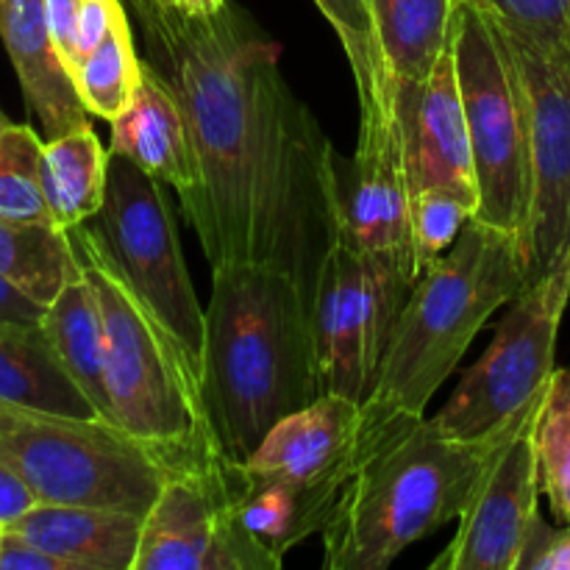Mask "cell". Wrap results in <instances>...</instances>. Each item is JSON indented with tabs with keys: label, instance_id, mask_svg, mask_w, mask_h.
I'll list each match as a JSON object with an SVG mask.
<instances>
[{
	"label": "cell",
	"instance_id": "1",
	"mask_svg": "<svg viewBox=\"0 0 570 570\" xmlns=\"http://www.w3.org/2000/svg\"><path fill=\"white\" fill-rule=\"evenodd\" d=\"M142 59L181 104L198 184L178 195L209 267L262 262L315 293L337 243V150L282 76V48L232 0L187 14L170 0H128Z\"/></svg>",
	"mask_w": 570,
	"mask_h": 570
},
{
	"label": "cell",
	"instance_id": "12",
	"mask_svg": "<svg viewBox=\"0 0 570 570\" xmlns=\"http://www.w3.org/2000/svg\"><path fill=\"white\" fill-rule=\"evenodd\" d=\"M337 243L367 256H390L421 278L412 245V193L395 111V78L360 95V139L354 159H334Z\"/></svg>",
	"mask_w": 570,
	"mask_h": 570
},
{
	"label": "cell",
	"instance_id": "20",
	"mask_svg": "<svg viewBox=\"0 0 570 570\" xmlns=\"http://www.w3.org/2000/svg\"><path fill=\"white\" fill-rule=\"evenodd\" d=\"M0 401L50 415L100 417L56 356L42 323L0 321Z\"/></svg>",
	"mask_w": 570,
	"mask_h": 570
},
{
	"label": "cell",
	"instance_id": "24",
	"mask_svg": "<svg viewBox=\"0 0 570 570\" xmlns=\"http://www.w3.org/2000/svg\"><path fill=\"white\" fill-rule=\"evenodd\" d=\"M81 273L65 228L0 217V276L48 306Z\"/></svg>",
	"mask_w": 570,
	"mask_h": 570
},
{
	"label": "cell",
	"instance_id": "34",
	"mask_svg": "<svg viewBox=\"0 0 570 570\" xmlns=\"http://www.w3.org/2000/svg\"><path fill=\"white\" fill-rule=\"evenodd\" d=\"M78 11H81V0H45L50 37L70 70H76L78 65Z\"/></svg>",
	"mask_w": 570,
	"mask_h": 570
},
{
	"label": "cell",
	"instance_id": "19",
	"mask_svg": "<svg viewBox=\"0 0 570 570\" xmlns=\"http://www.w3.org/2000/svg\"><path fill=\"white\" fill-rule=\"evenodd\" d=\"M9 529L70 562L72 570H131L142 518L106 507L37 504Z\"/></svg>",
	"mask_w": 570,
	"mask_h": 570
},
{
	"label": "cell",
	"instance_id": "31",
	"mask_svg": "<svg viewBox=\"0 0 570 570\" xmlns=\"http://www.w3.org/2000/svg\"><path fill=\"white\" fill-rule=\"evenodd\" d=\"M518 570H570V523L551 529L538 518Z\"/></svg>",
	"mask_w": 570,
	"mask_h": 570
},
{
	"label": "cell",
	"instance_id": "28",
	"mask_svg": "<svg viewBox=\"0 0 570 570\" xmlns=\"http://www.w3.org/2000/svg\"><path fill=\"white\" fill-rule=\"evenodd\" d=\"M476 212L479 195L468 189L434 187L412 195V245H415L417 273L426 271L456 243Z\"/></svg>",
	"mask_w": 570,
	"mask_h": 570
},
{
	"label": "cell",
	"instance_id": "14",
	"mask_svg": "<svg viewBox=\"0 0 570 570\" xmlns=\"http://www.w3.org/2000/svg\"><path fill=\"white\" fill-rule=\"evenodd\" d=\"M534 412L484 468L465 510L456 518L449 549L432 570H518L538 523L540 468L534 449Z\"/></svg>",
	"mask_w": 570,
	"mask_h": 570
},
{
	"label": "cell",
	"instance_id": "25",
	"mask_svg": "<svg viewBox=\"0 0 570 570\" xmlns=\"http://www.w3.org/2000/svg\"><path fill=\"white\" fill-rule=\"evenodd\" d=\"M72 78H76L78 95L89 115L111 122L126 111L137 92L139 78H142V56L137 53V45H134L128 11L117 17L109 37L78 61Z\"/></svg>",
	"mask_w": 570,
	"mask_h": 570
},
{
	"label": "cell",
	"instance_id": "21",
	"mask_svg": "<svg viewBox=\"0 0 570 570\" xmlns=\"http://www.w3.org/2000/svg\"><path fill=\"white\" fill-rule=\"evenodd\" d=\"M42 328L53 345L72 382L95 404L100 417L111 421L109 393H106V334L98 293L83 273L65 284L48 304Z\"/></svg>",
	"mask_w": 570,
	"mask_h": 570
},
{
	"label": "cell",
	"instance_id": "15",
	"mask_svg": "<svg viewBox=\"0 0 570 570\" xmlns=\"http://www.w3.org/2000/svg\"><path fill=\"white\" fill-rule=\"evenodd\" d=\"M362 404L348 395L323 393L304 410L282 417L239 462L248 484H293L315 507L321 532L328 523L356 462Z\"/></svg>",
	"mask_w": 570,
	"mask_h": 570
},
{
	"label": "cell",
	"instance_id": "10",
	"mask_svg": "<svg viewBox=\"0 0 570 570\" xmlns=\"http://www.w3.org/2000/svg\"><path fill=\"white\" fill-rule=\"evenodd\" d=\"M412 278L390 256H367L334 243L312 293L317 384L323 393L365 404L379 382L395 321L412 293Z\"/></svg>",
	"mask_w": 570,
	"mask_h": 570
},
{
	"label": "cell",
	"instance_id": "38",
	"mask_svg": "<svg viewBox=\"0 0 570 570\" xmlns=\"http://www.w3.org/2000/svg\"><path fill=\"white\" fill-rule=\"evenodd\" d=\"M9 126H11V120H9V117L3 115V111H0V134H3L6 128H9Z\"/></svg>",
	"mask_w": 570,
	"mask_h": 570
},
{
	"label": "cell",
	"instance_id": "7",
	"mask_svg": "<svg viewBox=\"0 0 570 570\" xmlns=\"http://www.w3.org/2000/svg\"><path fill=\"white\" fill-rule=\"evenodd\" d=\"M454 61L476 167V220L518 237L527 254L532 212V131L527 92L504 31L482 0H460L454 20Z\"/></svg>",
	"mask_w": 570,
	"mask_h": 570
},
{
	"label": "cell",
	"instance_id": "27",
	"mask_svg": "<svg viewBox=\"0 0 570 570\" xmlns=\"http://www.w3.org/2000/svg\"><path fill=\"white\" fill-rule=\"evenodd\" d=\"M42 145L33 128L11 122L0 134V217L50 223L42 193Z\"/></svg>",
	"mask_w": 570,
	"mask_h": 570
},
{
	"label": "cell",
	"instance_id": "3",
	"mask_svg": "<svg viewBox=\"0 0 570 570\" xmlns=\"http://www.w3.org/2000/svg\"><path fill=\"white\" fill-rule=\"evenodd\" d=\"M200 390L228 460L243 462L282 417L321 395L312 298L262 262L212 267Z\"/></svg>",
	"mask_w": 570,
	"mask_h": 570
},
{
	"label": "cell",
	"instance_id": "26",
	"mask_svg": "<svg viewBox=\"0 0 570 570\" xmlns=\"http://www.w3.org/2000/svg\"><path fill=\"white\" fill-rule=\"evenodd\" d=\"M540 490L557 521L570 523V367H557L534 417Z\"/></svg>",
	"mask_w": 570,
	"mask_h": 570
},
{
	"label": "cell",
	"instance_id": "30",
	"mask_svg": "<svg viewBox=\"0 0 570 570\" xmlns=\"http://www.w3.org/2000/svg\"><path fill=\"white\" fill-rule=\"evenodd\" d=\"M315 3L343 42L351 72H354L356 92H367L376 81L393 76L382 61V53H379L365 0H315Z\"/></svg>",
	"mask_w": 570,
	"mask_h": 570
},
{
	"label": "cell",
	"instance_id": "16",
	"mask_svg": "<svg viewBox=\"0 0 570 570\" xmlns=\"http://www.w3.org/2000/svg\"><path fill=\"white\" fill-rule=\"evenodd\" d=\"M395 111L410 193L454 187L479 195L465 106L456 81L454 37L423 81H395Z\"/></svg>",
	"mask_w": 570,
	"mask_h": 570
},
{
	"label": "cell",
	"instance_id": "18",
	"mask_svg": "<svg viewBox=\"0 0 570 570\" xmlns=\"http://www.w3.org/2000/svg\"><path fill=\"white\" fill-rule=\"evenodd\" d=\"M109 150L137 161L148 176L178 195L198 184V161L181 104L145 59L131 104L111 120Z\"/></svg>",
	"mask_w": 570,
	"mask_h": 570
},
{
	"label": "cell",
	"instance_id": "37",
	"mask_svg": "<svg viewBox=\"0 0 570 570\" xmlns=\"http://www.w3.org/2000/svg\"><path fill=\"white\" fill-rule=\"evenodd\" d=\"M170 3L184 9L187 14H212V11H217L220 6H226V0H170Z\"/></svg>",
	"mask_w": 570,
	"mask_h": 570
},
{
	"label": "cell",
	"instance_id": "9",
	"mask_svg": "<svg viewBox=\"0 0 570 570\" xmlns=\"http://www.w3.org/2000/svg\"><path fill=\"white\" fill-rule=\"evenodd\" d=\"M89 223L134 293L200 367L206 309L184 265L176 217L159 178L109 150L104 206Z\"/></svg>",
	"mask_w": 570,
	"mask_h": 570
},
{
	"label": "cell",
	"instance_id": "17",
	"mask_svg": "<svg viewBox=\"0 0 570 570\" xmlns=\"http://www.w3.org/2000/svg\"><path fill=\"white\" fill-rule=\"evenodd\" d=\"M0 39L42 139L89 126L76 78L50 37L45 0H0Z\"/></svg>",
	"mask_w": 570,
	"mask_h": 570
},
{
	"label": "cell",
	"instance_id": "2",
	"mask_svg": "<svg viewBox=\"0 0 570 570\" xmlns=\"http://www.w3.org/2000/svg\"><path fill=\"white\" fill-rule=\"evenodd\" d=\"M540 404L543 399L490 434L460 440L434 417L365 401L356 462L321 532L323 568L384 570L412 543L456 521L484 468Z\"/></svg>",
	"mask_w": 570,
	"mask_h": 570
},
{
	"label": "cell",
	"instance_id": "29",
	"mask_svg": "<svg viewBox=\"0 0 570 570\" xmlns=\"http://www.w3.org/2000/svg\"><path fill=\"white\" fill-rule=\"evenodd\" d=\"M495 20L538 50L551 65L570 72V0H482Z\"/></svg>",
	"mask_w": 570,
	"mask_h": 570
},
{
	"label": "cell",
	"instance_id": "22",
	"mask_svg": "<svg viewBox=\"0 0 570 570\" xmlns=\"http://www.w3.org/2000/svg\"><path fill=\"white\" fill-rule=\"evenodd\" d=\"M379 53L395 81H423L454 37L460 0H365Z\"/></svg>",
	"mask_w": 570,
	"mask_h": 570
},
{
	"label": "cell",
	"instance_id": "33",
	"mask_svg": "<svg viewBox=\"0 0 570 570\" xmlns=\"http://www.w3.org/2000/svg\"><path fill=\"white\" fill-rule=\"evenodd\" d=\"M0 570H72V566L61 557L39 549L22 534L6 529L3 546H0Z\"/></svg>",
	"mask_w": 570,
	"mask_h": 570
},
{
	"label": "cell",
	"instance_id": "4",
	"mask_svg": "<svg viewBox=\"0 0 570 570\" xmlns=\"http://www.w3.org/2000/svg\"><path fill=\"white\" fill-rule=\"evenodd\" d=\"M67 234L104 315L111 421L165 451L184 471L228 460L206 412L198 362L134 293L92 223Z\"/></svg>",
	"mask_w": 570,
	"mask_h": 570
},
{
	"label": "cell",
	"instance_id": "5",
	"mask_svg": "<svg viewBox=\"0 0 570 570\" xmlns=\"http://www.w3.org/2000/svg\"><path fill=\"white\" fill-rule=\"evenodd\" d=\"M527 284L521 239L473 217L412 287L367 401L426 415L473 337Z\"/></svg>",
	"mask_w": 570,
	"mask_h": 570
},
{
	"label": "cell",
	"instance_id": "35",
	"mask_svg": "<svg viewBox=\"0 0 570 570\" xmlns=\"http://www.w3.org/2000/svg\"><path fill=\"white\" fill-rule=\"evenodd\" d=\"M37 504V495L22 482L20 473L6 465V462H0V527L9 529L11 523L20 521Z\"/></svg>",
	"mask_w": 570,
	"mask_h": 570
},
{
	"label": "cell",
	"instance_id": "8",
	"mask_svg": "<svg viewBox=\"0 0 570 570\" xmlns=\"http://www.w3.org/2000/svg\"><path fill=\"white\" fill-rule=\"evenodd\" d=\"M568 304L570 254L510 301L488 351L462 373L434 423L451 438L473 440L504 426L543 399L557 371V337Z\"/></svg>",
	"mask_w": 570,
	"mask_h": 570
},
{
	"label": "cell",
	"instance_id": "39",
	"mask_svg": "<svg viewBox=\"0 0 570 570\" xmlns=\"http://www.w3.org/2000/svg\"><path fill=\"white\" fill-rule=\"evenodd\" d=\"M3 534H6V529L0 527V546H3Z\"/></svg>",
	"mask_w": 570,
	"mask_h": 570
},
{
	"label": "cell",
	"instance_id": "23",
	"mask_svg": "<svg viewBox=\"0 0 570 570\" xmlns=\"http://www.w3.org/2000/svg\"><path fill=\"white\" fill-rule=\"evenodd\" d=\"M109 150L100 145L92 126L76 128L42 145V193L50 223L72 228L89 223L104 206Z\"/></svg>",
	"mask_w": 570,
	"mask_h": 570
},
{
	"label": "cell",
	"instance_id": "32",
	"mask_svg": "<svg viewBox=\"0 0 570 570\" xmlns=\"http://www.w3.org/2000/svg\"><path fill=\"white\" fill-rule=\"evenodd\" d=\"M122 11H126L122 0H81V11H78V61L92 53L109 37Z\"/></svg>",
	"mask_w": 570,
	"mask_h": 570
},
{
	"label": "cell",
	"instance_id": "13",
	"mask_svg": "<svg viewBox=\"0 0 570 570\" xmlns=\"http://www.w3.org/2000/svg\"><path fill=\"white\" fill-rule=\"evenodd\" d=\"M501 31L527 92L532 131V212L527 234L532 284L570 254V72L518 42L504 26Z\"/></svg>",
	"mask_w": 570,
	"mask_h": 570
},
{
	"label": "cell",
	"instance_id": "11",
	"mask_svg": "<svg viewBox=\"0 0 570 570\" xmlns=\"http://www.w3.org/2000/svg\"><path fill=\"white\" fill-rule=\"evenodd\" d=\"M239 462L178 471L142 518L131 570H278V560L239 521Z\"/></svg>",
	"mask_w": 570,
	"mask_h": 570
},
{
	"label": "cell",
	"instance_id": "36",
	"mask_svg": "<svg viewBox=\"0 0 570 570\" xmlns=\"http://www.w3.org/2000/svg\"><path fill=\"white\" fill-rule=\"evenodd\" d=\"M45 309H48V306L39 304V301L31 298L28 293H22V289L17 287V284H11L6 276H0V321L39 326L45 317Z\"/></svg>",
	"mask_w": 570,
	"mask_h": 570
},
{
	"label": "cell",
	"instance_id": "6",
	"mask_svg": "<svg viewBox=\"0 0 570 570\" xmlns=\"http://www.w3.org/2000/svg\"><path fill=\"white\" fill-rule=\"evenodd\" d=\"M0 462L14 468L39 504L106 507L145 518L173 473L156 445L106 417H67L0 401Z\"/></svg>",
	"mask_w": 570,
	"mask_h": 570
}]
</instances>
